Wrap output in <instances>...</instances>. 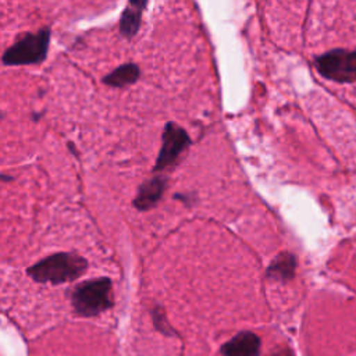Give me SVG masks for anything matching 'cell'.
Listing matches in <instances>:
<instances>
[{
    "label": "cell",
    "instance_id": "8992f818",
    "mask_svg": "<svg viewBox=\"0 0 356 356\" xmlns=\"http://www.w3.org/2000/svg\"><path fill=\"white\" fill-rule=\"evenodd\" d=\"M165 186H167V179L161 175H156L143 181L139 185L136 196L132 200L134 207L140 211L153 209L161 200Z\"/></svg>",
    "mask_w": 356,
    "mask_h": 356
},
{
    "label": "cell",
    "instance_id": "4fadbf2b",
    "mask_svg": "<svg viewBox=\"0 0 356 356\" xmlns=\"http://www.w3.org/2000/svg\"><path fill=\"white\" fill-rule=\"evenodd\" d=\"M0 181H3V182H10V181H13V177H10V175H4V174H0Z\"/></svg>",
    "mask_w": 356,
    "mask_h": 356
},
{
    "label": "cell",
    "instance_id": "52a82bcc",
    "mask_svg": "<svg viewBox=\"0 0 356 356\" xmlns=\"http://www.w3.org/2000/svg\"><path fill=\"white\" fill-rule=\"evenodd\" d=\"M260 348L259 335L252 331H241L221 346L220 356H259Z\"/></svg>",
    "mask_w": 356,
    "mask_h": 356
},
{
    "label": "cell",
    "instance_id": "8fae6325",
    "mask_svg": "<svg viewBox=\"0 0 356 356\" xmlns=\"http://www.w3.org/2000/svg\"><path fill=\"white\" fill-rule=\"evenodd\" d=\"M152 316H153L154 327H156L160 332H163L164 335H170V337H171V335H175V332H174L172 327L168 324V321H167V318H165L164 312H163L161 307H154V309L152 310Z\"/></svg>",
    "mask_w": 356,
    "mask_h": 356
},
{
    "label": "cell",
    "instance_id": "ba28073f",
    "mask_svg": "<svg viewBox=\"0 0 356 356\" xmlns=\"http://www.w3.org/2000/svg\"><path fill=\"white\" fill-rule=\"evenodd\" d=\"M146 6H147L146 1H129L125 6L118 24L120 33L124 38L131 39L138 33L142 22V14Z\"/></svg>",
    "mask_w": 356,
    "mask_h": 356
},
{
    "label": "cell",
    "instance_id": "30bf717a",
    "mask_svg": "<svg viewBox=\"0 0 356 356\" xmlns=\"http://www.w3.org/2000/svg\"><path fill=\"white\" fill-rule=\"evenodd\" d=\"M140 70L135 63H125L102 78V82L111 88H125L139 79Z\"/></svg>",
    "mask_w": 356,
    "mask_h": 356
},
{
    "label": "cell",
    "instance_id": "9c48e42d",
    "mask_svg": "<svg viewBox=\"0 0 356 356\" xmlns=\"http://www.w3.org/2000/svg\"><path fill=\"white\" fill-rule=\"evenodd\" d=\"M295 270H296V256L289 252H284L277 254L275 259L270 263L267 268V277L273 281L286 282L293 278Z\"/></svg>",
    "mask_w": 356,
    "mask_h": 356
},
{
    "label": "cell",
    "instance_id": "3957f363",
    "mask_svg": "<svg viewBox=\"0 0 356 356\" xmlns=\"http://www.w3.org/2000/svg\"><path fill=\"white\" fill-rule=\"evenodd\" d=\"M50 46V28L43 26L38 32H25L4 50V65H35L46 60Z\"/></svg>",
    "mask_w": 356,
    "mask_h": 356
},
{
    "label": "cell",
    "instance_id": "7a4b0ae2",
    "mask_svg": "<svg viewBox=\"0 0 356 356\" xmlns=\"http://www.w3.org/2000/svg\"><path fill=\"white\" fill-rule=\"evenodd\" d=\"M113 282L108 277L82 281L71 292V305L76 314L95 317L113 307Z\"/></svg>",
    "mask_w": 356,
    "mask_h": 356
},
{
    "label": "cell",
    "instance_id": "6da1fadb",
    "mask_svg": "<svg viewBox=\"0 0 356 356\" xmlns=\"http://www.w3.org/2000/svg\"><path fill=\"white\" fill-rule=\"evenodd\" d=\"M88 270V260L74 252H57L26 268V274L39 284H64L82 277Z\"/></svg>",
    "mask_w": 356,
    "mask_h": 356
},
{
    "label": "cell",
    "instance_id": "277c9868",
    "mask_svg": "<svg viewBox=\"0 0 356 356\" xmlns=\"http://www.w3.org/2000/svg\"><path fill=\"white\" fill-rule=\"evenodd\" d=\"M317 72L339 83H348L356 81V49L343 50L334 49L323 53L314 61Z\"/></svg>",
    "mask_w": 356,
    "mask_h": 356
},
{
    "label": "cell",
    "instance_id": "5b68a950",
    "mask_svg": "<svg viewBox=\"0 0 356 356\" xmlns=\"http://www.w3.org/2000/svg\"><path fill=\"white\" fill-rule=\"evenodd\" d=\"M191 145L186 131L175 122H167L161 135V147L156 159L153 171H163L177 163L181 153Z\"/></svg>",
    "mask_w": 356,
    "mask_h": 356
},
{
    "label": "cell",
    "instance_id": "7c38bea8",
    "mask_svg": "<svg viewBox=\"0 0 356 356\" xmlns=\"http://www.w3.org/2000/svg\"><path fill=\"white\" fill-rule=\"evenodd\" d=\"M271 356H293V353H292V350L289 349V348H282V349H280L278 352H275V353H273Z\"/></svg>",
    "mask_w": 356,
    "mask_h": 356
}]
</instances>
